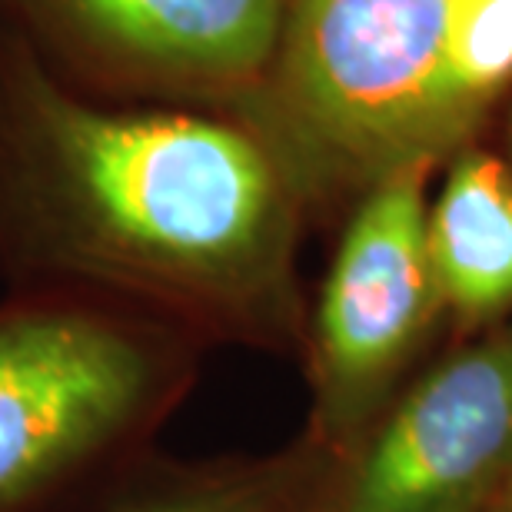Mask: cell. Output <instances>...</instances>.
I'll use <instances>...</instances> for the list:
<instances>
[{"mask_svg":"<svg viewBox=\"0 0 512 512\" xmlns=\"http://www.w3.org/2000/svg\"><path fill=\"white\" fill-rule=\"evenodd\" d=\"M173 323L64 290L0 300V512H64L104 479L183 380Z\"/></svg>","mask_w":512,"mask_h":512,"instance_id":"obj_3","label":"cell"},{"mask_svg":"<svg viewBox=\"0 0 512 512\" xmlns=\"http://www.w3.org/2000/svg\"><path fill=\"white\" fill-rule=\"evenodd\" d=\"M479 512H512V469H509V476L496 486V493L486 499Z\"/></svg>","mask_w":512,"mask_h":512,"instance_id":"obj_9","label":"cell"},{"mask_svg":"<svg viewBox=\"0 0 512 512\" xmlns=\"http://www.w3.org/2000/svg\"><path fill=\"white\" fill-rule=\"evenodd\" d=\"M303 193L240 117L120 110L0 24V276L273 336Z\"/></svg>","mask_w":512,"mask_h":512,"instance_id":"obj_1","label":"cell"},{"mask_svg":"<svg viewBox=\"0 0 512 512\" xmlns=\"http://www.w3.org/2000/svg\"><path fill=\"white\" fill-rule=\"evenodd\" d=\"M479 509H483V506H479ZM479 509H473V512H479Z\"/></svg>","mask_w":512,"mask_h":512,"instance_id":"obj_11","label":"cell"},{"mask_svg":"<svg viewBox=\"0 0 512 512\" xmlns=\"http://www.w3.org/2000/svg\"><path fill=\"white\" fill-rule=\"evenodd\" d=\"M509 157H512V110H509Z\"/></svg>","mask_w":512,"mask_h":512,"instance_id":"obj_10","label":"cell"},{"mask_svg":"<svg viewBox=\"0 0 512 512\" xmlns=\"http://www.w3.org/2000/svg\"><path fill=\"white\" fill-rule=\"evenodd\" d=\"M94 512H313L306 473L293 459H266L170 476Z\"/></svg>","mask_w":512,"mask_h":512,"instance_id":"obj_8","label":"cell"},{"mask_svg":"<svg viewBox=\"0 0 512 512\" xmlns=\"http://www.w3.org/2000/svg\"><path fill=\"white\" fill-rule=\"evenodd\" d=\"M426 243L443 310L473 323L512 313V163L456 150L429 193Z\"/></svg>","mask_w":512,"mask_h":512,"instance_id":"obj_7","label":"cell"},{"mask_svg":"<svg viewBox=\"0 0 512 512\" xmlns=\"http://www.w3.org/2000/svg\"><path fill=\"white\" fill-rule=\"evenodd\" d=\"M509 469L512 326H503L399 399L320 512H473Z\"/></svg>","mask_w":512,"mask_h":512,"instance_id":"obj_6","label":"cell"},{"mask_svg":"<svg viewBox=\"0 0 512 512\" xmlns=\"http://www.w3.org/2000/svg\"><path fill=\"white\" fill-rule=\"evenodd\" d=\"M409 163L363 190L313 316L316 416L326 436L360 426L443 310L426 243L429 177Z\"/></svg>","mask_w":512,"mask_h":512,"instance_id":"obj_4","label":"cell"},{"mask_svg":"<svg viewBox=\"0 0 512 512\" xmlns=\"http://www.w3.org/2000/svg\"><path fill=\"white\" fill-rule=\"evenodd\" d=\"M512 90V0H286L237 117L300 193L439 163Z\"/></svg>","mask_w":512,"mask_h":512,"instance_id":"obj_2","label":"cell"},{"mask_svg":"<svg viewBox=\"0 0 512 512\" xmlns=\"http://www.w3.org/2000/svg\"><path fill=\"white\" fill-rule=\"evenodd\" d=\"M286 0H0L70 84L237 100L263 77Z\"/></svg>","mask_w":512,"mask_h":512,"instance_id":"obj_5","label":"cell"}]
</instances>
